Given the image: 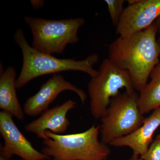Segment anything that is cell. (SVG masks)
Masks as SVG:
<instances>
[{"mask_svg":"<svg viewBox=\"0 0 160 160\" xmlns=\"http://www.w3.org/2000/svg\"><path fill=\"white\" fill-rule=\"evenodd\" d=\"M13 116L5 111L0 112V133L4 140L1 156L10 159L18 156L24 160H46L51 158L35 149L16 125Z\"/></svg>","mask_w":160,"mask_h":160,"instance_id":"52a82bcc","label":"cell"},{"mask_svg":"<svg viewBox=\"0 0 160 160\" xmlns=\"http://www.w3.org/2000/svg\"><path fill=\"white\" fill-rule=\"evenodd\" d=\"M129 160H145L143 159L140 156L132 154L131 158Z\"/></svg>","mask_w":160,"mask_h":160,"instance_id":"ac0fdd59","label":"cell"},{"mask_svg":"<svg viewBox=\"0 0 160 160\" xmlns=\"http://www.w3.org/2000/svg\"><path fill=\"white\" fill-rule=\"evenodd\" d=\"M14 39L21 48L23 56L22 70L16 80L17 89H21L36 78L45 75L55 74L61 72H82L91 78L98 74V70L93 68L99 58L97 53L78 61L74 59L58 58L51 55L42 53L29 45L21 28H18L14 33Z\"/></svg>","mask_w":160,"mask_h":160,"instance_id":"7a4b0ae2","label":"cell"},{"mask_svg":"<svg viewBox=\"0 0 160 160\" xmlns=\"http://www.w3.org/2000/svg\"><path fill=\"white\" fill-rule=\"evenodd\" d=\"M141 157L145 160H160V133L153 140L146 153Z\"/></svg>","mask_w":160,"mask_h":160,"instance_id":"9a60e30c","label":"cell"},{"mask_svg":"<svg viewBox=\"0 0 160 160\" xmlns=\"http://www.w3.org/2000/svg\"><path fill=\"white\" fill-rule=\"evenodd\" d=\"M154 22L143 31L119 37L109 45V58L128 71L135 90L140 92L148 83L151 72L160 62V47Z\"/></svg>","mask_w":160,"mask_h":160,"instance_id":"6da1fadb","label":"cell"},{"mask_svg":"<svg viewBox=\"0 0 160 160\" xmlns=\"http://www.w3.org/2000/svg\"><path fill=\"white\" fill-rule=\"evenodd\" d=\"M100 126L92 125L86 131L69 134L45 132L42 152L53 160H108L111 149L99 140Z\"/></svg>","mask_w":160,"mask_h":160,"instance_id":"3957f363","label":"cell"},{"mask_svg":"<svg viewBox=\"0 0 160 160\" xmlns=\"http://www.w3.org/2000/svg\"><path fill=\"white\" fill-rule=\"evenodd\" d=\"M0 160H11L10 159L6 158L5 157H3L2 156H0Z\"/></svg>","mask_w":160,"mask_h":160,"instance_id":"d6986e66","label":"cell"},{"mask_svg":"<svg viewBox=\"0 0 160 160\" xmlns=\"http://www.w3.org/2000/svg\"><path fill=\"white\" fill-rule=\"evenodd\" d=\"M24 20L32 33V47L51 55L63 53L67 45L78 42V32L85 24L81 18L48 20L26 16Z\"/></svg>","mask_w":160,"mask_h":160,"instance_id":"277c9868","label":"cell"},{"mask_svg":"<svg viewBox=\"0 0 160 160\" xmlns=\"http://www.w3.org/2000/svg\"><path fill=\"white\" fill-rule=\"evenodd\" d=\"M125 1L123 0H105L112 25L117 26L124 11Z\"/></svg>","mask_w":160,"mask_h":160,"instance_id":"5bb4252c","label":"cell"},{"mask_svg":"<svg viewBox=\"0 0 160 160\" xmlns=\"http://www.w3.org/2000/svg\"><path fill=\"white\" fill-rule=\"evenodd\" d=\"M32 6L33 9H38L42 7L44 4V1H31Z\"/></svg>","mask_w":160,"mask_h":160,"instance_id":"2e32d148","label":"cell"},{"mask_svg":"<svg viewBox=\"0 0 160 160\" xmlns=\"http://www.w3.org/2000/svg\"><path fill=\"white\" fill-rule=\"evenodd\" d=\"M137 91H125L112 98L106 114L101 119V140L107 145L131 134L142 126L146 118L140 111Z\"/></svg>","mask_w":160,"mask_h":160,"instance_id":"5b68a950","label":"cell"},{"mask_svg":"<svg viewBox=\"0 0 160 160\" xmlns=\"http://www.w3.org/2000/svg\"><path fill=\"white\" fill-rule=\"evenodd\" d=\"M160 126V106L145 118L142 126L135 131L114 140L109 145L116 147H129L133 152V154L142 156L153 142V134Z\"/></svg>","mask_w":160,"mask_h":160,"instance_id":"8fae6325","label":"cell"},{"mask_svg":"<svg viewBox=\"0 0 160 160\" xmlns=\"http://www.w3.org/2000/svg\"><path fill=\"white\" fill-rule=\"evenodd\" d=\"M76 105L75 101L69 100L60 106L47 109L43 112L40 117L26 125L25 129L44 140L48 138L45 134L46 131L62 134L66 132L70 125L67 113L74 109Z\"/></svg>","mask_w":160,"mask_h":160,"instance_id":"30bf717a","label":"cell"},{"mask_svg":"<svg viewBox=\"0 0 160 160\" xmlns=\"http://www.w3.org/2000/svg\"><path fill=\"white\" fill-rule=\"evenodd\" d=\"M116 26V33L126 37L149 28L160 15V0H129Z\"/></svg>","mask_w":160,"mask_h":160,"instance_id":"ba28073f","label":"cell"},{"mask_svg":"<svg viewBox=\"0 0 160 160\" xmlns=\"http://www.w3.org/2000/svg\"><path fill=\"white\" fill-rule=\"evenodd\" d=\"M150 81L139 92L138 104L143 115L160 106V62L150 73Z\"/></svg>","mask_w":160,"mask_h":160,"instance_id":"4fadbf2b","label":"cell"},{"mask_svg":"<svg viewBox=\"0 0 160 160\" xmlns=\"http://www.w3.org/2000/svg\"><path fill=\"white\" fill-rule=\"evenodd\" d=\"M16 72L12 66L7 67L0 77V108L18 120L25 118L16 92Z\"/></svg>","mask_w":160,"mask_h":160,"instance_id":"7c38bea8","label":"cell"},{"mask_svg":"<svg viewBox=\"0 0 160 160\" xmlns=\"http://www.w3.org/2000/svg\"><path fill=\"white\" fill-rule=\"evenodd\" d=\"M158 43L160 47V36L158 38Z\"/></svg>","mask_w":160,"mask_h":160,"instance_id":"ffe728a7","label":"cell"},{"mask_svg":"<svg viewBox=\"0 0 160 160\" xmlns=\"http://www.w3.org/2000/svg\"><path fill=\"white\" fill-rule=\"evenodd\" d=\"M155 25L156 26L157 29L158 33L160 35V15L158 18L157 19L155 22H154Z\"/></svg>","mask_w":160,"mask_h":160,"instance_id":"e0dca14e","label":"cell"},{"mask_svg":"<svg viewBox=\"0 0 160 160\" xmlns=\"http://www.w3.org/2000/svg\"><path fill=\"white\" fill-rule=\"evenodd\" d=\"M66 90L77 93L83 104L86 102L87 95L84 90L67 81L62 75L53 74L35 94L26 100L23 107L24 112L30 117L41 114L48 109L60 93Z\"/></svg>","mask_w":160,"mask_h":160,"instance_id":"9c48e42d","label":"cell"},{"mask_svg":"<svg viewBox=\"0 0 160 160\" xmlns=\"http://www.w3.org/2000/svg\"><path fill=\"white\" fill-rule=\"evenodd\" d=\"M98 72L88 84L90 112L96 119L105 115L112 99L119 94L121 89L136 91L128 72L118 67L108 58L103 60Z\"/></svg>","mask_w":160,"mask_h":160,"instance_id":"8992f818","label":"cell"}]
</instances>
